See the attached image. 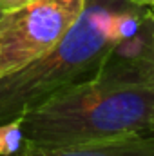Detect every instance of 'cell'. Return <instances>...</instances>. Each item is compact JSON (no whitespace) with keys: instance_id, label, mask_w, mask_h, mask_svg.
Segmentation results:
<instances>
[{"instance_id":"6da1fadb","label":"cell","mask_w":154,"mask_h":156,"mask_svg":"<svg viewBox=\"0 0 154 156\" xmlns=\"http://www.w3.org/2000/svg\"><path fill=\"white\" fill-rule=\"evenodd\" d=\"M145 53L113 60L98 78L22 113L24 145L62 147L154 133V87L143 73Z\"/></svg>"},{"instance_id":"7a4b0ae2","label":"cell","mask_w":154,"mask_h":156,"mask_svg":"<svg viewBox=\"0 0 154 156\" xmlns=\"http://www.w3.org/2000/svg\"><path fill=\"white\" fill-rule=\"evenodd\" d=\"M147 24L149 7L131 0H85L76 22L49 55L0 78V123L15 120L53 94L98 78L116 51Z\"/></svg>"},{"instance_id":"3957f363","label":"cell","mask_w":154,"mask_h":156,"mask_svg":"<svg viewBox=\"0 0 154 156\" xmlns=\"http://www.w3.org/2000/svg\"><path fill=\"white\" fill-rule=\"evenodd\" d=\"M85 0H31L0 16V78L49 55L71 29Z\"/></svg>"},{"instance_id":"277c9868","label":"cell","mask_w":154,"mask_h":156,"mask_svg":"<svg viewBox=\"0 0 154 156\" xmlns=\"http://www.w3.org/2000/svg\"><path fill=\"white\" fill-rule=\"evenodd\" d=\"M7 156H154V133L62 147L22 145Z\"/></svg>"},{"instance_id":"5b68a950","label":"cell","mask_w":154,"mask_h":156,"mask_svg":"<svg viewBox=\"0 0 154 156\" xmlns=\"http://www.w3.org/2000/svg\"><path fill=\"white\" fill-rule=\"evenodd\" d=\"M22 145H24V138H22L20 116H16L11 122L0 123V156L13 154Z\"/></svg>"},{"instance_id":"8992f818","label":"cell","mask_w":154,"mask_h":156,"mask_svg":"<svg viewBox=\"0 0 154 156\" xmlns=\"http://www.w3.org/2000/svg\"><path fill=\"white\" fill-rule=\"evenodd\" d=\"M143 73L154 87V35H152V44H151V47L147 49V53L143 56Z\"/></svg>"},{"instance_id":"52a82bcc","label":"cell","mask_w":154,"mask_h":156,"mask_svg":"<svg viewBox=\"0 0 154 156\" xmlns=\"http://www.w3.org/2000/svg\"><path fill=\"white\" fill-rule=\"evenodd\" d=\"M27 2H31V0H0V11H2V13H9V11H13V9H16V7H20V5H24V4H27Z\"/></svg>"},{"instance_id":"ba28073f","label":"cell","mask_w":154,"mask_h":156,"mask_svg":"<svg viewBox=\"0 0 154 156\" xmlns=\"http://www.w3.org/2000/svg\"><path fill=\"white\" fill-rule=\"evenodd\" d=\"M134 5H140V7H151L154 5V0H131Z\"/></svg>"},{"instance_id":"9c48e42d","label":"cell","mask_w":154,"mask_h":156,"mask_svg":"<svg viewBox=\"0 0 154 156\" xmlns=\"http://www.w3.org/2000/svg\"><path fill=\"white\" fill-rule=\"evenodd\" d=\"M149 18H151V22H152V26H154V5L149 7Z\"/></svg>"},{"instance_id":"30bf717a","label":"cell","mask_w":154,"mask_h":156,"mask_svg":"<svg viewBox=\"0 0 154 156\" xmlns=\"http://www.w3.org/2000/svg\"><path fill=\"white\" fill-rule=\"evenodd\" d=\"M0 16H2V11H0Z\"/></svg>"}]
</instances>
